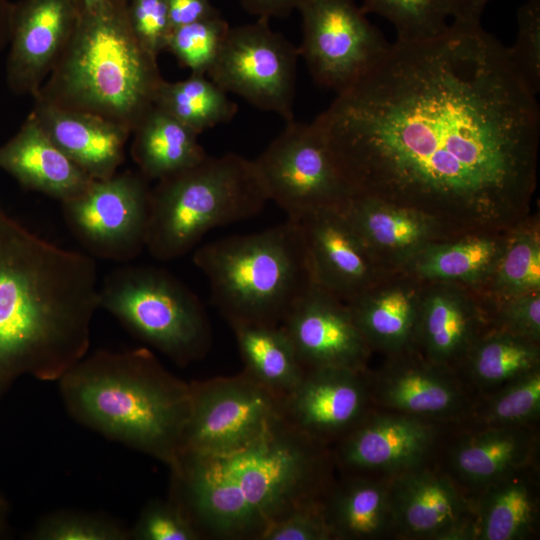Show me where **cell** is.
I'll return each mask as SVG.
<instances>
[{
  "mask_svg": "<svg viewBox=\"0 0 540 540\" xmlns=\"http://www.w3.org/2000/svg\"><path fill=\"white\" fill-rule=\"evenodd\" d=\"M366 375L374 407L448 425L463 422L478 396L457 371L417 350L385 356Z\"/></svg>",
  "mask_w": 540,
  "mask_h": 540,
  "instance_id": "15",
  "label": "cell"
},
{
  "mask_svg": "<svg viewBox=\"0 0 540 540\" xmlns=\"http://www.w3.org/2000/svg\"><path fill=\"white\" fill-rule=\"evenodd\" d=\"M30 536L34 540H130V529L104 515L58 511L38 521Z\"/></svg>",
  "mask_w": 540,
  "mask_h": 540,
  "instance_id": "38",
  "label": "cell"
},
{
  "mask_svg": "<svg viewBox=\"0 0 540 540\" xmlns=\"http://www.w3.org/2000/svg\"><path fill=\"white\" fill-rule=\"evenodd\" d=\"M367 370H306L282 399L283 417L296 429L331 447L347 435L374 407Z\"/></svg>",
  "mask_w": 540,
  "mask_h": 540,
  "instance_id": "19",
  "label": "cell"
},
{
  "mask_svg": "<svg viewBox=\"0 0 540 540\" xmlns=\"http://www.w3.org/2000/svg\"><path fill=\"white\" fill-rule=\"evenodd\" d=\"M538 426L450 428L437 464L471 499L493 482L539 465Z\"/></svg>",
  "mask_w": 540,
  "mask_h": 540,
  "instance_id": "17",
  "label": "cell"
},
{
  "mask_svg": "<svg viewBox=\"0 0 540 540\" xmlns=\"http://www.w3.org/2000/svg\"><path fill=\"white\" fill-rule=\"evenodd\" d=\"M306 370H367L373 353L346 302L312 285L281 324Z\"/></svg>",
  "mask_w": 540,
  "mask_h": 540,
  "instance_id": "18",
  "label": "cell"
},
{
  "mask_svg": "<svg viewBox=\"0 0 540 540\" xmlns=\"http://www.w3.org/2000/svg\"><path fill=\"white\" fill-rule=\"evenodd\" d=\"M99 308L179 366L201 360L211 346L203 304L165 269L140 265L114 269L99 286Z\"/></svg>",
  "mask_w": 540,
  "mask_h": 540,
  "instance_id": "8",
  "label": "cell"
},
{
  "mask_svg": "<svg viewBox=\"0 0 540 540\" xmlns=\"http://www.w3.org/2000/svg\"><path fill=\"white\" fill-rule=\"evenodd\" d=\"M423 284L412 275L398 271L347 302L372 352L391 356L416 350Z\"/></svg>",
  "mask_w": 540,
  "mask_h": 540,
  "instance_id": "25",
  "label": "cell"
},
{
  "mask_svg": "<svg viewBox=\"0 0 540 540\" xmlns=\"http://www.w3.org/2000/svg\"><path fill=\"white\" fill-rule=\"evenodd\" d=\"M491 0H448L453 21L478 24L486 4Z\"/></svg>",
  "mask_w": 540,
  "mask_h": 540,
  "instance_id": "46",
  "label": "cell"
},
{
  "mask_svg": "<svg viewBox=\"0 0 540 540\" xmlns=\"http://www.w3.org/2000/svg\"><path fill=\"white\" fill-rule=\"evenodd\" d=\"M452 426L373 407L330 447L331 458L339 474L391 479L435 462Z\"/></svg>",
  "mask_w": 540,
  "mask_h": 540,
  "instance_id": "14",
  "label": "cell"
},
{
  "mask_svg": "<svg viewBox=\"0 0 540 540\" xmlns=\"http://www.w3.org/2000/svg\"><path fill=\"white\" fill-rule=\"evenodd\" d=\"M99 308L90 255L36 235L0 206V383L58 381L84 357Z\"/></svg>",
  "mask_w": 540,
  "mask_h": 540,
  "instance_id": "3",
  "label": "cell"
},
{
  "mask_svg": "<svg viewBox=\"0 0 540 540\" xmlns=\"http://www.w3.org/2000/svg\"><path fill=\"white\" fill-rule=\"evenodd\" d=\"M130 529V540H201V534L169 497L145 505Z\"/></svg>",
  "mask_w": 540,
  "mask_h": 540,
  "instance_id": "40",
  "label": "cell"
},
{
  "mask_svg": "<svg viewBox=\"0 0 540 540\" xmlns=\"http://www.w3.org/2000/svg\"><path fill=\"white\" fill-rule=\"evenodd\" d=\"M171 30L220 15L210 0H166Z\"/></svg>",
  "mask_w": 540,
  "mask_h": 540,
  "instance_id": "44",
  "label": "cell"
},
{
  "mask_svg": "<svg viewBox=\"0 0 540 540\" xmlns=\"http://www.w3.org/2000/svg\"><path fill=\"white\" fill-rule=\"evenodd\" d=\"M13 11V2L10 0H0V50L8 46L11 34Z\"/></svg>",
  "mask_w": 540,
  "mask_h": 540,
  "instance_id": "47",
  "label": "cell"
},
{
  "mask_svg": "<svg viewBox=\"0 0 540 540\" xmlns=\"http://www.w3.org/2000/svg\"><path fill=\"white\" fill-rule=\"evenodd\" d=\"M340 209L388 272L401 271L429 244L452 238L422 212L379 199L353 195Z\"/></svg>",
  "mask_w": 540,
  "mask_h": 540,
  "instance_id": "23",
  "label": "cell"
},
{
  "mask_svg": "<svg viewBox=\"0 0 540 540\" xmlns=\"http://www.w3.org/2000/svg\"><path fill=\"white\" fill-rule=\"evenodd\" d=\"M490 327L508 331L540 343V292L498 301L481 298Z\"/></svg>",
  "mask_w": 540,
  "mask_h": 540,
  "instance_id": "41",
  "label": "cell"
},
{
  "mask_svg": "<svg viewBox=\"0 0 540 540\" xmlns=\"http://www.w3.org/2000/svg\"><path fill=\"white\" fill-rule=\"evenodd\" d=\"M84 7H93L106 0H79Z\"/></svg>",
  "mask_w": 540,
  "mask_h": 540,
  "instance_id": "48",
  "label": "cell"
},
{
  "mask_svg": "<svg viewBox=\"0 0 540 540\" xmlns=\"http://www.w3.org/2000/svg\"><path fill=\"white\" fill-rule=\"evenodd\" d=\"M194 264L208 279L211 299L229 325L281 324L314 281L297 220L232 235L198 248Z\"/></svg>",
  "mask_w": 540,
  "mask_h": 540,
  "instance_id": "6",
  "label": "cell"
},
{
  "mask_svg": "<svg viewBox=\"0 0 540 540\" xmlns=\"http://www.w3.org/2000/svg\"><path fill=\"white\" fill-rule=\"evenodd\" d=\"M490 327L477 292L448 282H424L416 330V350L458 372L469 350Z\"/></svg>",
  "mask_w": 540,
  "mask_h": 540,
  "instance_id": "22",
  "label": "cell"
},
{
  "mask_svg": "<svg viewBox=\"0 0 540 540\" xmlns=\"http://www.w3.org/2000/svg\"><path fill=\"white\" fill-rule=\"evenodd\" d=\"M506 233L469 234L429 244L401 270L423 282L481 288L495 270Z\"/></svg>",
  "mask_w": 540,
  "mask_h": 540,
  "instance_id": "29",
  "label": "cell"
},
{
  "mask_svg": "<svg viewBox=\"0 0 540 540\" xmlns=\"http://www.w3.org/2000/svg\"><path fill=\"white\" fill-rule=\"evenodd\" d=\"M127 9L137 39L158 58L171 32L166 0H127Z\"/></svg>",
  "mask_w": 540,
  "mask_h": 540,
  "instance_id": "42",
  "label": "cell"
},
{
  "mask_svg": "<svg viewBox=\"0 0 540 540\" xmlns=\"http://www.w3.org/2000/svg\"><path fill=\"white\" fill-rule=\"evenodd\" d=\"M260 540H332L322 499L291 511L271 525Z\"/></svg>",
  "mask_w": 540,
  "mask_h": 540,
  "instance_id": "43",
  "label": "cell"
},
{
  "mask_svg": "<svg viewBox=\"0 0 540 540\" xmlns=\"http://www.w3.org/2000/svg\"><path fill=\"white\" fill-rule=\"evenodd\" d=\"M313 121L352 196L422 212L452 238L529 217L539 104L480 23L396 40Z\"/></svg>",
  "mask_w": 540,
  "mask_h": 540,
  "instance_id": "1",
  "label": "cell"
},
{
  "mask_svg": "<svg viewBox=\"0 0 540 540\" xmlns=\"http://www.w3.org/2000/svg\"><path fill=\"white\" fill-rule=\"evenodd\" d=\"M71 418L168 467L180 455L190 411V383L146 347L97 350L58 380Z\"/></svg>",
  "mask_w": 540,
  "mask_h": 540,
  "instance_id": "4",
  "label": "cell"
},
{
  "mask_svg": "<svg viewBox=\"0 0 540 540\" xmlns=\"http://www.w3.org/2000/svg\"><path fill=\"white\" fill-rule=\"evenodd\" d=\"M299 56L298 47L272 30L269 19L258 18L229 28L207 76L227 93L289 122L294 120Z\"/></svg>",
  "mask_w": 540,
  "mask_h": 540,
  "instance_id": "10",
  "label": "cell"
},
{
  "mask_svg": "<svg viewBox=\"0 0 540 540\" xmlns=\"http://www.w3.org/2000/svg\"><path fill=\"white\" fill-rule=\"evenodd\" d=\"M299 54L314 81L340 93L369 72L390 43L353 0H307Z\"/></svg>",
  "mask_w": 540,
  "mask_h": 540,
  "instance_id": "12",
  "label": "cell"
},
{
  "mask_svg": "<svg viewBox=\"0 0 540 540\" xmlns=\"http://www.w3.org/2000/svg\"><path fill=\"white\" fill-rule=\"evenodd\" d=\"M230 326L244 363L243 372L283 399L301 381L306 369L282 326L262 323Z\"/></svg>",
  "mask_w": 540,
  "mask_h": 540,
  "instance_id": "32",
  "label": "cell"
},
{
  "mask_svg": "<svg viewBox=\"0 0 540 540\" xmlns=\"http://www.w3.org/2000/svg\"><path fill=\"white\" fill-rule=\"evenodd\" d=\"M394 539L473 540L472 499L433 462L389 480Z\"/></svg>",
  "mask_w": 540,
  "mask_h": 540,
  "instance_id": "16",
  "label": "cell"
},
{
  "mask_svg": "<svg viewBox=\"0 0 540 540\" xmlns=\"http://www.w3.org/2000/svg\"><path fill=\"white\" fill-rule=\"evenodd\" d=\"M389 480L340 474L322 498L332 540L394 539Z\"/></svg>",
  "mask_w": 540,
  "mask_h": 540,
  "instance_id": "28",
  "label": "cell"
},
{
  "mask_svg": "<svg viewBox=\"0 0 540 540\" xmlns=\"http://www.w3.org/2000/svg\"><path fill=\"white\" fill-rule=\"evenodd\" d=\"M540 368V343L489 327L474 343L458 369L477 395Z\"/></svg>",
  "mask_w": 540,
  "mask_h": 540,
  "instance_id": "31",
  "label": "cell"
},
{
  "mask_svg": "<svg viewBox=\"0 0 540 540\" xmlns=\"http://www.w3.org/2000/svg\"><path fill=\"white\" fill-rule=\"evenodd\" d=\"M539 465L511 473L472 498L473 540H530L540 529Z\"/></svg>",
  "mask_w": 540,
  "mask_h": 540,
  "instance_id": "27",
  "label": "cell"
},
{
  "mask_svg": "<svg viewBox=\"0 0 540 540\" xmlns=\"http://www.w3.org/2000/svg\"><path fill=\"white\" fill-rule=\"evenodd\" d=\"M131 156L148 180H159L201 160L207 153L195 131L154 105L133 130Z\"/></svg>",
  "mask_w": 540,
  "mask_h": 540,
  "instance_id": "30",
  "label": "cell"
},
{
  "mask_svg": "<svg viewBox=\"0 0 540 540\" xmlns=\"http://www.w3.org/2000/svg\"><path fill=\"white\" fill-rule=\"evenodd\" d=\"M169 498L202 539L260 540L296 508L321 500L336 477L330 447L283 416L248 444L225 453L181 454Z\"/></svg>",
  "mask_w": 540,
  "mask_h": 540,
  "instance_id": "2",
  "label": "cell"
},
{
  "mask_svg": "<svg viewBox=\"0 0 540 540\" xmlns=\"http://www.w3.org/2000/svg\"><path fill=\"white\" fill-rule=\"evenodd\" d=\"M540 368L478 395L464 427L538 426Z\"/></svg>",
  "mask_w": 540,
  "mask_h": 540,
  "instance_id": "35",
  "label": "cell"
},
{
  "mask_svg": "<svg viewBox=\"0 0 540 540\" xmlns=\"http://www.w3.org/2000/svg\"><path fill=\"white\" fill-rule=\"evenodd\" d=\"M267 201L253 160L207 155L151 188L146 248L156 259H177L210 230L255 216Z\"/></svg>",
  "mask_w": 540,
  "mask_h": 540,
  "instance_id": "7",
  "label": "cell"
},
{
  "mask_svg": "<svg viewBox=\"0 0 540 540\" xmlns=\"http://www.w3.org/2000/svg\"><path fill=\"white\" fill-rule=\"evenodd\" d=\"M517 38L507 47L511 65L528 89L540 91V0H527L517 12Z\"/></svg>",
  "mask_w": 540,
  "mask_h": 540,
  "instance_id": "39",
  "label": "cell"
},
{
  "mask_svg": "<svg viewBox=\"0 0 540 540\" xmlns=\"http://www.w3.org/2000/svg\"><path fill=\"white\" fill-rule=\"evenodd\" d=\"M0 169L21 187L61 202L77 196L94 180L29 114L19 130L0 146Z\"/></svg>",
  "mask_w": 540,
  "mask_h": 540,
  "instance_id": "26",
  "label": "cell"
},
{
  "mask_svg": "<svg viewBox=\"0 0 540 540\" xmlns=\"http://www.w3.org/2000/svg\"><path fill=\"white\" fill-rule=\"evenodd\" d=\"M485 301L540 292L539 223L529 217L507 232L500 259L489 280L474 290Z\"/></svg>",
  "mask_w": 540,
  "mask_h": 540,
  "instance_id": "34",
  "label": "cell"
},
{
  "mask_svg": "<svg viewBox=\"0 0 540 540\" xmlns=\"http://www.w3.org/2000/svg\"><path fill=\"white\" fill-rule=\"evenodd\" d=\"M79 0L14 3L6 83L16 95L34 96L61 56L79 15Z\"/></svg>",
  "mask_w": 540,
  "mask_h": 540,
  "instance_id": "21",
  "label": "cell"
},
{
  "mask_svg": "<svg viewBox=\"0 0 540 540\" xmlns=\"http://www.w3.org/2000/svg\"><path fill=\"white\" fill-rule=\"evenodd\" d=\"M253 163L268 199L282 208L288 218L340 209L352 197L314 121L286 122Z\"/></svg>",
  "mask_w": 540,
  "mask_h": 540,
  "instance_id": "9",
  "label": "cell"
},
{
  "mask_svg": "<svg viewBox=\"0 0 540 540\" xmlns=\"http://www.w3.org/2000/svg\"><path fill=\"white\" fill-rule=\"evenodd\" d=\"M229 24L220 15L171 30L166 50L193 74L207 75L224 44Z\"/></svg>",
  "mask_w": 540,
  "mask_h": 540,
  "instance_id": "37",
  "label": "cell"
},
{
  "mask_svg": "<svg viewBox=\"0 0 540 540\" xmlns=\"http://www.w3.org/2000/svg\"><path fill=\"white\" fill-rule=\"evenodd\" d=\"M149 181L139 171L117 172L61 202L68 228L90 256L127 263L140 255L147 241Z\"/></svg>",
  "mask_w": 540,
  "mask_h": 540,
  "instance_id": "11",
  "label": "cell"
},
{
  "mask_svg": "<svg viewBox=\"0 0 540 540\" xmlns=\"http://www.w3.org/2000/svg\"><path fill=\"white\" fill-rule=\"evenodd\" d=\"M244 10L258 18L284 17L307 0H239Z\"/></svg>",
  "mask_w": 540,
  "mask_h": 540,
  "instance_id": "45",
  "label": "cell"
},
{
  "mask_svg": "<svg viewBox=\"0 0 540 540\" xmlns=\"http://www.w3.org/2000/svg\"><path fill=\"white\" fill-rule=\"evenodd\" d=\"M154 105L197 134L233 119L238 106L207 75L193 74L179 81L163 80Z\"/></svg>",
  "mask_w": 540,
  "mask_h": 540,
  "instance_id": "33",
  "label": "cell"
},
{
  "mask_svg": "<svg viewBox=\"0 0 540 540\" xmlns=\"http://www.w3.org/2000/svg\"><path fill=\"white\" fill-rule=\"evenodd\" d=\"M362 11L390 21L397 40H425L445 32L450 17L448 0H362Z\"/></svg>",
  "mask_w": 540,
  "mask_h": 540,
  "instance_id": "36",
  "label": "cell"
},
{
  "mask_svg": "<svg viewBox=\"0 0 540 540\" xmlns=\"http://www.w3.org/2000/svg\"><path fill=\"white\" fill-rule=\"evenodd\" d=\"M33 100L29 115L92 179H107L118 172L132 135L128 129L92 113Z\"/></svg>",
  "mask_w": 540,
  "mask_h": 540,
  "instance_id": "24",
  "label": "cell"
},
{
  "mask_svg": "<svg viewBox=\"0 0 540 540\" xmlns=\"http://www.w3.org/2000/svg\"><path fill=\"white\" fill-rule=\"evenodd\" d=\"M189 383L190 411L180 455L238 449L283 416L282 398L243 371Z\"/></svg>",
  "mask_w": 540,
  "mask_h": 540,
  "instance_id": "13",
  "label": "cell"
},
{
  "mask_svg": "<svg viewBox=\"0 0 540 540\" xmlns=\"http://www.w3.org/2000/svg\"><path fill=\"white\" fill-rule=\"evenodd\" d=\"M314 284L344 302L375 286L388 272L372 255L341 209L298 219Z\"/></svg>",
  "mask_w": 540,
  "mask_h": 540,
  "instance_id": "20",
  "label": "cell"
},
{
  "mask_svg": "<svg viewBox=\"0 0 540 540\" xmlns=\"http://www.w3.org/2000/svg\"><path fill=\"white\" fill-rule=\"evenodd\" d=\"M163 80L158 58L132 29L127 0L93 7L80 2L70 39L33 98L98 115L132 134L154 106Z\"/></svg>",
  "mask_w": 540,
  "mask_h": 540,
  "instance_id": "5",
  "label": "cell"
}]
</instances>
